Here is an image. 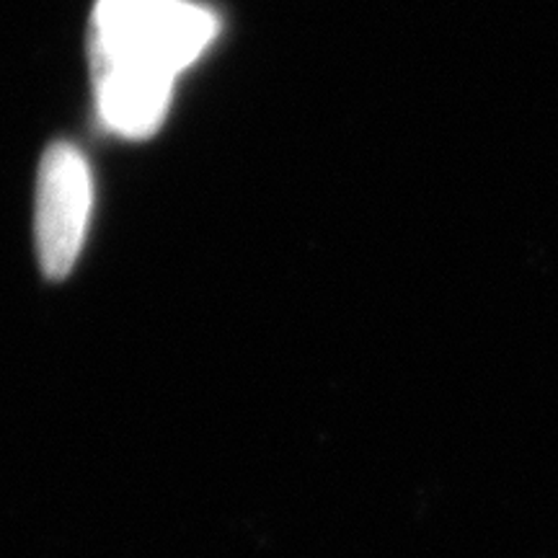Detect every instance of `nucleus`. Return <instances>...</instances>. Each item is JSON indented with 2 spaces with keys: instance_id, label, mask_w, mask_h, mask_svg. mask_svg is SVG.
Segmentation results:
<instances>
[{
  "instance_id": "obj_1",
  "label": "nucleus",
  "mask_w": 558,
  "mask_h": 558,
  "mask_svg": "<svg viewBox=\"0 0 558 558\" xmlns=\"http://www.w3.org/2000/svg\"><path fill=\"white\" fill-rule=\"evenodd\" d=\"M218 34V16L190 0H99L90 16V73L101 120L117 135H153L173 81Z\"/></svg>"
},
{
  "instance_id": "obj_2",
  "label": "nucleus",
  "mask_w": 558,
  "mask_h": 558,
  "mask_svg": "<svg viewBox=\"0 0 558 558\" xmlns=\"http://www.w3.org/2000/svg\"><path fill=\"white\" fill-rule=\"evenodd\" d=\"M94 184L86 158L73 145L54 143L39 163L37 233L39 264L50 279L70 275L86 239Z\"/></svg>"
}]
</instances>
